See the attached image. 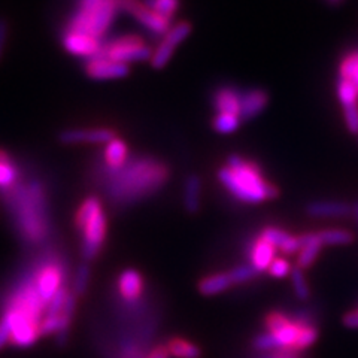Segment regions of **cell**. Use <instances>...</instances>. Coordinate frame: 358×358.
<instances>
[{
    "label": "cell",
    "mask_w": 358,
    "mask_h": 358,
    "mask_svg": "<svg viewBox=\"0 0 358 358\" xmlns=\"http://www.w3.org/2000/svg\"><path fill=\"white\" fill-rule=\"evenodd\" d=\"M106 176L110 200L117 205H129L160 189L169 178V169L154 157H136L118 171H106Z\"/></svg>",
    "instance_id": "cell-1"
},
{
    "label": "cell",
    "mask_w": 358,
    "mask_h": 358,
    "mask_svg": "<svg viewBox=\"0 0 358 358\" xmlns=\"http://www.w3.org/2000/svg\"><path fill=\"white\" fill-rule=\"evenodd\" d=\"M222 187L243 203H262L279 196V189L267 181L262 167L242 155H230L218 171Z\"/></svg>",
    "instance_id": "cell-2"
},
{
    "label": "cell",
    "mask_w": 358,
    "mask_h": 358,
    "mask_svg": "<svg viewBox=\"0 0 358 358\" xmlns=\"http://www.w3.org/2000/svg\"><path fill=\"white\" fill-rule=\"evenodd\" d=\"M118 13L117 0H78L73 14L64 29L103 41Z\"/></svg>",
    "instance_id": "cell-3"
},
{
    "label": "cell",
    "mask_w": 358,
    "mask_h": 358,
    "mask_svg": "<svg viewBox=\"0 0 358 358\" xmlns=\"http://www.w3.org/2000/svg\"><path fill=\"white\" fill-rule=\"evenodd\" d=\"M267 333L272 336L276 350L301 351L315 343L318 339V329L305 320H291L281 312H272L266 317Z\"/></svg>",
    "instance_id": "cell-4"
},
{
    "label": "cell",
    "mask_w": 358,
    "mask_h": 358,
    "mask_svg": "<svg viewBox=\"0 0 358 358\" xmlns=\"http://www.w3.org/2000/svg\"><path fill=\"white\" fill-rule=\"evenodd\" d=\"M13 189H6L10 193V199L17 203L20 226L24 230L26 238L29 241L36 242L45 234V193L39 182H31L26 188L14 187Z\"/></svg>",
    "instance_id": "cell-5"
},
{
    "label": "cell",
    "mask_w": 358,
    "mask_h": 358,
    "mask_svg": "<svg viewBox=\"0 0 358 358\" xmlns=\"http://www.w3.org/2000/svg\"><path fill=\"white\" fill-rule=\"evenodd\" d=\"M75 224L83 236L84 259H96L106 238V215L102 201L94 196L87 197L76 212Z\"/></svg>",
    "instance_id": "cell-6"
},
{
    "label": "cell",
    "mask_w": 358,
    "mask_h": 358,
    "mask_svg": "<svg viewBox=\"0 0 358 358\" xmlns=\"http://www.w3.org/2000/svg\"><path fill=\"white\" fill-rule=\"evenodd\" d=\"M99 54L129 66L130 63L150 60L152 48L138 35H122L103 42Z\"/></svg>",
    "instance_id": "cell-7"
},
{
    "label": "cell",
    "mask_w": 358,
    "mask_h": 358,
    "mask_svg": "<svg viewBox=\"0 0 358 358\" xmlns=\"http://www.w3.org/2000/svg\"><path fill=\"white\" fill-rule=\"evenodd\" d=\"M192 30V22L185 20L173 22L171 29L162 36L160 42L155 45V48H152L150 63L154 69H163L171 62L176 48L189 36Z\"/></svg>",
    "instance_id": "cell-8"
},
{
    "label": "cell",
    "mask_w": 358,
    "mask_h": 358,
    "mask_svg": "<svg viewBox=\"0 0 358 358\" xmlns=\"http://www.w3.org/2000/svg\"><path fill=\"white\" fill-rule=\"evenodd\" d=\"M120 10H124L129 15L136 20L139 24L155 36H163L171 29L172 21L163 18L152 10L145 0H117Z\"/></svg>",
    "instance_id": "cell-9"
},
{
    "label": "cell",
    "mask_w": 358,
    "mask_h": 358,
    "mask_svg": "<svg viewBox=\"0 0 358 358\" xmlns=\"http://www.w3.org/2000/svg\"><path fill=\"white\" fill-rule=\"evenodd\" d=\"M84 72L94 81L120 80V78H124L130 73V66L110 60L102 54H97L85 62Z\"/></svg>",
    "instance_id": "cell-10"
},
{
    "label": "cell",
    "mask_w": 358,
    "mask_h": 358,
    "mask_svg": "<svg viewBox=\"0 0 358 358\" xmlns=\"http://www.w3.org/2000/svg\"><path fill=\"white\" fill-rule=\"evenodd\" d=\"M63 275V268L57 262L45 263L38 271L35 279H33V284H35L38 294L41 296L45 305H48V301L62 288Z\"/></svg>",
    "instance_id": "cell-11"
},
{
    "label": "cell",
    "mask_w": 358,
    "mask_h": 358,
    "mask_svg": "<svg viewBox=\"0 0 358 358\" xmlns=\"http://www.w3.org/2000/svg\"><path fill=\"white\" fill-rule=\"evenodd\" d=\"M105 41H99L80 31L72 30H63L62 33V45L63 48L76 57H83L85 60L94 57L102 50V45Z\"/></svg>",
    "instance_id": "cell-12"
},
{
    "label": "cell",
    "mask_w": 358,
    "mask_h": 358,
    "mask_svg": "<svg viewBox=\"0 0 358 358\" xmlns=\"http://www.w3.org/2000/svg\"><path fill=\"white\" fill-rule=\"evenodd\" d=\"M117 136L109 127H76L60 131L59 141L64 145L76 143H108Z\"/></svg>",
    "instance_id": "cell-13"
},
{
    "label": "cell",
    "mask_w": 358,
    "mask_h": 358,
    "mask_svg": "<svg viewBox=\"0 0 358 358\" xmlns=\"http://www.w3.org/2000/svg\"><path fill=\"white\" fill-rule=\"evenodd\" d=\"M268 93L263 88H248L241 92V120L251 121L259 117L268 105Z\"/></svg>",
    "instance_id": "cell-14"
},
{
    "label": "cell",
    "mask_w": 358,
    "mask_h": 358,
    "mask_svg": "<svg viewBox=\"0 0 358 358\" xmlns=\"http://www.w3.org/2000/svg\"><path fill=\"white\" fill-rule=\"evenodd\" d=\"M212 108L215 114L241 117V92L233 85H221L212 94Z\"/></svg>",
    "instance_id": "cell-15"
},
{
    "label": "cell",
    "mask_w": 358,
    "mask_h": 358,
    "mask_svg": "<svg viewBox=\"0 0 358 358\" xmlns=\"http://www.w3.org/2000/svg\"><path fill=\"white\" fill-rule=\"evenodd\" d=\"M300 242V254L297 259V267L301 268H309L315 260L318 259L320 251H321V241L318 238L317 233H306L299 236Z\"/></svg>",
    "instance_id": "cell-16"
},
{
    "label": "cell",
    "mask_w": 358,
    "mask_h": 358,
    "mask_svg": "<svg viewBox=\"0 0 358 358\" xmlns=\"http://www.w3.org/2000/svg\"><path fill=\"white\" fill-rule=\"evenodd\" d=\"M103 160L106 171H118L120 167H122L129 162L127 143L117 136L109 141L105 145Z\"/></svg>",
    "instance_id": "cell-17"
},
{
    "label": "cell",
    "mask_w": 358,
    "mask_h": 358,
    "mask_svg": "<svg viewBox=\"0 0 358 358\" xmlns=\"http://www.w3.org/2000/svg\"><path fill=\"white\" fill-rule=\"evenodd\" d=\"M275 252L276 248L271 243L267 242L263 236H260L252 243V250H251V262L252 267L257 272L266 271V268L271 267L272 262L275 260Z\"/></svg>",
    "instance_id": "cell-18"
},
{
    "label": "cell",
    "mask_w": 358,
    "mask_h": 358,
    "mask_svg": "<svg viewBox=\"0 0 358 358\" xmlns=\"http://www.w3.org/2000/svg\"><path fill=\"white\" fill-rule=\"evenodd\" d=\"M262 236L267 242H271L276 250H281L285 254H294V252L300 251L299 238L291 236L289 233H287L281 229H275V227L264 229Z\"/></svg>",
    "instance_id": "cell-19"
},
{
    "label": "cell",
    "mask_w": 358,
    "mask_h": 358,
    "mask_svg": "<svg viewBox=\"0 0 358 358\" xmlns=\"http://www.w3.org/2000/svg\"><path fill=\"white\" fill-rule=\"evenodd\" d=\"M118 289L122 299H126L129 301L138 300L142 296L143 289L142 276L136 271L122 272L118 279Z\"/></svg>",
    "instance_id": "cell-20"
},
{
    "label": "cell",
    "mask_w": 358,
    "mask_h": 358,
    "mask_svg": "<svg viewBox=\"0 0 358 358\" xmlns=\"http://www.w3.org/2000/svg\"><path fill=\"white\" fill-rule=\"evenodd\" d=\"M18 175V166L15 164L13 157L5 150H0V189L6 192V189L15 187Z\"/></svg>",
    "instance_id": "cell-21"
},
{
    "label": "cell",
    "mask_w": 358,
    "mask_h": 358,
    "mask_svg": "<svg viewBox=\"0 0 358 358\" xmlns=\"http://www.w3.org/2000/svg\"><path fill=\"white\" fill-rule=\"evenodd\" d=\"M351 208L343 201H313L308 206V214L312 217H345Z\"/></svg>",
    "instance_id": "cell-22"
},
{
    "label": "cell",
    "mask_w": 358,
    "mask_h": 358,
    "mask_svg": "<svg viewBox=\"0 0 358 358\" xmlns=\"http://www.w3.org/2000/svg\"><path fill=\"white\" fill-rule=\"evenodd\" d=\"M336 94L342 105V110L358 108V87L352 81L339 76L336 84Z\"/></svg>",
    "instance_id": "cell-23"
},
{
    "label": "cell",
    "mask_w": 358,
    "mask_h": 358,
    "mask_svg": "<svg viewBox=\"0 0 358 358\" xmlns=\"http://www.w3.org/2000/svg\"><path fill=\"white\" fill-rule=\"evenodd\" d=\"M201 197V182L197 175H189L184 187V205L185 209L192 214H196L200 208Z\"/></svg>",
    "instance_id": "cell-24"
},
{
    "label": "cell",
    "mask_w": 358,
    "mask_h": 358,
    "mask_svg": "<svg viewBox=\"0 0 358 358\" xmlns=\"http://www.w3.org/2000/svg\"><path fill=\"white\" fill-rule=\"evenodd\" d=\"M233 282L229 276V273H217V275H210L205 279H201L199 284V289L201 294L205 296H214L221 293V291L227 289L231 287Z\"/></svg>",
    "instance_id": "cell-25"
},
{
    "label": "cell",
    "mask_w": 358,
    "mask_h": 358,
    "mask_svg": "<svg viewBox=\"0 0 358 358\" xmlns=\"http://www.w3.org/2000/svg\"><path fill=\"white\" fill-rule=\"evenodd\" d=\"M166 348L171 355L176 358H200L201 357V351L197 345L179 338L172 339L166 345Z\"/></svg>",
    "instance_id": "cell-26"
},
{
    "label": "cell",
    "mask_w": 358,
    "mask_h": 358,
    "mask_svg": "<svg viewBox=\"0 0 358 358\" xmlns=\"http://www.w3.org/2000/svg\"><path fill=\"white\" fill-rule=\"evenodd\" d=\"M242 124V120L238 115L231 114H215L212 118V127L217 133L230 134L236 131Z\"/></svg>",
    "instance_id": "cell-27"
},
{
    "label": "cell",
    "mask_w": 358,
    "mask_h": 358,
    "mask_svg": "<svg viewBox=\"0 0 358 358\" xmlns=\"http://www.w3.org/2000/svg\"><path fill=\"white\" fill-rule=\"evenodd\" d=\"M145 3H147L152 10H155L157 14L169 21L173 20L179 6H181L179 0H145Z\"/></svg>",
    "instance_id": "cell-28"
},
{
    "label": "cell",
    "mask_w": 358,
    "mask_h": 358,
    "mask_svg": "<svg viewBox=\"0 0 358 358\" xmlns=\"http://www.w3.org/2000/svg\"><path fill=\"white\" fill-rule=\"evenodd\" d=\"M339 76L346 78L358 87V51L345 55L339 66Z\"/></svg>",
    "instance_id": "cell-29"
},
{
    "label": "cell",
    "mask_w": 358,
    "mask_h": 358,
    "mask_svg": "<svg viewBox=\"0 0 358 358\" xmlns=\"http://www.w3.org/2000/svg\"><path fill=\"white\" fill-rule=\"evenodd\" d=\"M317 234L322 245H348L354 241V234L346 230H322Z\"/></svg>",
    "instance_id": "cell-30"
},
{
    "label": "cell",
    "mask_w": 358,
    "mask_h": 358,
    "mask_svg": "<svg viewBox=\"0 0 358 358\" xmlns=\"http://www.w3.org/2000/svg\"><path fill=\"white\" fill-rule=\"evenodd\" d=\"M291 279H293V287H294L296 296L301 300H306L310 294V291H309L306 279L303 276V272H301V268H299V267L293 268V271H291Z\"/></svg>",
    "instance_id": "cell-31"
},
{
    "label": "cell",
    "mask_w": 358,
    "mask_h": 358,
    "mask_svg": "<svg viewBox=\"0 0 358 358\" xmlns=\"http://www.w3.org/2000/svg\"><path fill=\"white\" fill-rule=\"evenodd\" d=\"M259 273L255 271V268L250 264V266H239V267H234L233 271L229 272V276L231 279L233 284H243L246 281H251L252 278H255V275Z\"/></svg>",
    "instance_id": "cell-32"
},
{
    "label": "cell",
    "mask_w": 358,
    "mask_h": 358,
    "mask_svg": "<svg viewBox=\"0 0 358 358\" xmlns=\"http://www.w3.org/2000/svg\"><path fill=\"white\" fill-rule=\"evenodd\" d=\"M13 329H14L13 315H10L9 310H6L5 315L2 317V320H0V350H2L6 343L10 342Z\"/></svg>",
    "instance_id": "cell-33"
},
{
    "label": "cell",
    "mask_w": 358,
    "mask_h": 358,
    "mask_svg": "<svg viewBox=\"0 0 358 358\" xmlns=\"http://www.w3.org/2000/svg\"><path fill=\"white\" fill-rule=\"evenodd\" d=\"M88 279H90V268L87 264H81L80 268H78L75 281H73V289L76 294H84V291L88 284Z\"/></svg>",
    "instance_id": "cell-34"
},
{
    "label": "cell",
    "mask_w": 358,
    "mask_h": 358,
    "mask_svg": "<svg viewBox=\"0 0 358 358\" xmlns=\"http://www.w3.org/2000/svg\"><path fill=\"white\" fill-rule=\"evenodd\" d=\"M268 272H271L272 276H276V278H284L287 276L289 272H291V267H289V263L284 259H275L271 264V267H268Z\"/></svg>",
    "instance_id": "cell-35"
},
{
    "label": "cell",
    "mask_w": 358,
    "mask_h": 358,
    "mask_svg": "<svg viewBox=\"0 0 358 358\" xmlns=\"http://www.w3.org/2000/svg\"><path fill=\"white\" fill-rule=\"evenodd\" d=\"M9 36V21L6 18H0V62H2L3 52Z\"/></svg>",
    "instance_id": "cell-36"
},
{
    "label": "cell",
    "mask_w": 358,
    "mask_h": 358,
    "mask_svg": "<svg viewBox=\"0 0 358 358\" xmlns=\"http://www.w3.org/2000/svg\"><path fill=\"white\" fill-rule=\"evenodd\" d=\"M299 351L294 350H275V351H267L266 355L262 358H300Z\"/></svg>",
    "instance_id": "cell-37"
},
{
    "label": "cell",
    "mask_w": 358,
    "mask_h": 358,
    "mask_svg": "<svg viewBox=\"0 0 358 358\" xmlns=\"http://www.w3.org/2000/svg\"><path fill=\"white\" fill-rule=\"evenodd\" d=\"M343 324L350 329H358V309L346 313V315L343 317Z\"/></svg>",
    "instance_id": "cell-38"
},
{
    "label": "cell",
    "mask_w": 358,
    "mask_h": 358,
    "mask_svg": "<svg viewBox=\"0 0 358 358\" xmlns=\"http://www.w3.org/2000/svg\"><path fill=\"white\" fill-rule=\"evenodd\" d=\"M147 358H169V351L166 346H157L147 355Z\"/></svg>",
    "instance_id": "cell-39"
},
{
    "label": "cell",
    "mask_w": 358,
    "mask_h": 358,
    "mask_svg": "<svg viewBox=\"0 0 358 358\" xmlns=\"http://www.w3.org/2000/svg\"><path fill=\"white\" fill-rule=\"evenodd\" d=\"M327 2L330 3V5H339L342 0H327Z\"/></svg>",
    "instance_id": "cell-40"
}]
</instances>
